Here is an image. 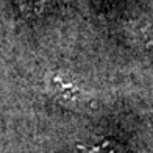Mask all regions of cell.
<instances>
[{"label":"cell","instance_id":"obj_2","mask_svg":"<svg viewBox=\"0 0 153 153\" xmlns=\"http://www.w3.org/2000/svg\"><path fill=\"white\" fill-rule=\"evenodd\" d=\"M83 152L85 153H123V149L120 144H117L113 139H103L100 142L86 145Z\"/></svg>","mask_w":153,"mask_h":153},{"label":"cell","instance_id":"obj_3","mask_svg":"<svg viewBox=\"0 0 153 153\" xmlns=\"http://www.w3.org/2000/svg\"><path fill=\"white\" fill-rule=\"evenodd\" d=\"M20 6L24 8V11L34 13L39 8V0H20Z\"/></svg>","mask_w":153,"mask_h":153},{"label":"cell","instance_id":"obj_1","mask_svg":"<svg viewBox=\"0 0 153 153\" xmlns=\"http://www.w3.org/2000/svg\"><path fill=\"white\" fill-rule=\"evenodd\" d=\"M47 86L56 99L69 108H86L91 95L78 81L64 74H52L47 78Z\"/></svg>","mask_w":153,"mask_h":153}]
</instances>
